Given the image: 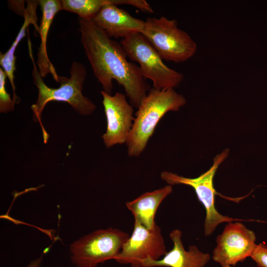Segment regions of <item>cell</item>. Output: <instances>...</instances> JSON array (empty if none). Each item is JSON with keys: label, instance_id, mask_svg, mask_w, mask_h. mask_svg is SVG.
I'll use <instances>...</instances> for the list:
<instances>
[{"label": "cell", "instance_id": "6da1fadb", "mask_svg": "<svg viewBox=\"0 0 267 267\" xmlns=\"http://www.w3.org/2000/svg\"><path fill=\"white\" fill-rule=\"evenodd\" d=\"M81 43L95 77L103 90L111 94L115 80L123 86L131 104L136 108L150 90L139 66L128 61L120 43L113 40L90 19L79 18Z\"/></svg>", "mask_w": 267, "mask_h": 267}, {"label": "cell", "instance_id": "7a4b0ae2", "mask_svg": "<svg viewBox=\"0 0 267 267\" xmlns=\"http://www.w3.org/2000/svg\"><path fill=\"white\" fill-rule=\"evenodd\" d=\"M28 44L30 57L33 65V82L38 90L37 100L31 106L33 112V120L39 123L42 128L44 142L46 143L49 134L43 125L41 117L42 112L48 102L52 101L66 102L75 110L83 115H90L96 109V106L82 93L83 85L87 76V70L83 64L73 61L70 70V78L59 76V87L56 89L51 88L44 82L36 65L29 36L28 38Z\"/></svg>", "mask_w": 267, "mask_h": 267}, {"label": "cell", "instance_id": "3957f363", "mask_svg": "<svg viewBox=\"0 0 267 267\" xmlns=\"http://www.w3.org/2000/svg\"><path fill=\"white\" fill-rule=\"evenodd\" d=\"M186 103L185 97L173 88L150 89L135 114L133 127L126 142L130 157L139 156L145 149L162 117L176 111Z\"/></svg>", "mask_w": 267, "mask_h": 267}, {"label": "cell", "instance_id": "277c9868", "mask_svg": "<svg viewBox=\"0 0 267 267\" xmlns=\"http://www.w3.org/2000/svg\"><path fill=\"white\" fill-rule=\"evenodd\" d=\"M155 49L162 59L183 62L195 54L196 42L185 31L179 29L175 19L162 16L149 17L140 32Z\"/></svg>", "mask_w": 267, "mask_h": 267}, {"label": "cell", "instance_id": "5b68a950", "mask_svg": "<svg viewBox=\"0 0 267 267\" xmlns=\"http://www.w3.org/2000/svg\"><path fill=\"white\" fill-rule=\"evenodd\" d=\"M120 44L127 57L139 63L141 75L153 82L154 89H174L183 80V74L168 67L141 33L132 34L122 39Z\"/></svg>", "mask_w": 267, "mask_h": 267}, {"label": "cell", "instance_id": "8992f818", "mask_svg": "<svg viewBox=\"0 0 267 267\" xmlns=\"http://www.w3.org/2000/svg\"><path fill=\"white\" fill-rule=\"evenodd\" d=\"M129 237L127 232L118 228L95 230L71 244L72 262L75 267H96L114 259Z\"/></svg>", "mask_w": 267, "mask_h": 267}, {"label": "cell", "instance_id": "52a82bcc", "mask_svg": "<svg viewBox=\"0 0 267 267\" xmlns=\"http://www.w3.org/2000/svg\"><path fill=\"white\" fill-rule=\"evenodd\" d=\"M228 154V150L226 149L217 155L214 160L212 166L207 172L196 178H185L167 171L161 173V178L169 185L184 184L190 186L194 189L198 200L206 211L204 234L207 236L211 235L220 223L240 221L221 214L215 206L216 192L214 187V178L219 165L226 158Z\"/></svg>", "mask_w": 267, "mask_h": 267}, {"label": "cell", "instance_id": "ba28073f", "mask_svg": "<svg viewBox=\"0 0 267 267\" xmlns=\"http://www.w3.org/2000/svg\"><path fill=\"white\" fill-rule=\"evenodd\" d=\"M167 253L161 229L156 224L148 229L134 221L133 231L114 260L132 267H142L146 259L159 260Z\"/></svg>", "mask_w": 267, "mask_h": 267}, {"label": "cell", "instance_id": "9c48e42d", "mask_svg": "<svg viewBox=\"0 0 267 267\" xmlns=\"http://www.w3.org/2000/svg\"><path fill=\"white\" fill-rule=\"evenodd\" d=\"M254 231L240 222H229L216 239L213 259L222 267L235 266L251 257L257 245Z\"/></svg>", "mask_w": 267, "mask_h": 267}, {"label": "cell", "instance_id": "30bf717a", "mask_svg": "<svg viewBox=\"0 0 267 267\" xmlns=\"http://www.w3.org/2000/svg\"><path fill=\"white\" fill-rule=\"evenodd\" d=\"M100 93L107 121L106 131L101 137L105 146L126 143L134 120L133 106L123 93L117 92L112 96L104 90Z\"/></svg>", "mask_w": 267, "mask_h": 267}, {"label": "cell", "instance_id": "8fae6325", "mask_svg": "<svg viewBox=\"0 0 267 267\" xmlns=\"http://www.w3.org/2000/svg\"><path fill=\"white\" fill-rule=\"evenodd\" d=\"M169 235L173 243L172 249L161 259L144 260L142 267H205L211 258L209 253L200 251L195 245H190L188 250H185L182 232L178 229L173 230Z\"/></svg>", "mask_w": 267, "mask_h": 267}, {"label": "cell", "instance_id": "7c38bea8", "mask_svg": "<svg viewBox=\"0 0 267 267\" xmlns=\"http://www.w3.org/2000/svg\"><path fill=\"white\" fill-rule=\"evenodd\" d=\"M90 20L109 37L115 38L124 39L134 33H140L145 26V21L114 4L103 6Z\"/></svg>", "mask_w": 267, "mask_h": 267}, {"label": "cell", "instance_id": "4fadbf2b", "mask_svg": "<svg viewBox=\"0 0 267 267\" xmlns=\"http://www.w3.org/2000/svg\"><path fill=\"white\" fill-rule=\"evenodd\" d=\"M42 13L39 32L40 35L41 44L37 52L38 69L42 77H45L47 74L52 75L54 80L58 83V76L53 64L48 58L46 42L47 35L56 14L62 10L61 0H38Z\"/></svg>", "mask_w": 267, "mask_h": 267}, {"label": "cell", "instance_id": "5bb4252c", "mask_svg": "<svg viewBox=\"0 0 267 267\" xmlns=\"http://www.w3.org/2000/svg\"><path fill=\"white\" fill-rule=\"evenodd\" d=\"M173 191L172 185H167L150 192H146L126 203L127 208L133 215L134 221L148 229H152L156 223L155 217L162 201Z\"/></svg>", "mask_w": 267, "mask_h": 267}, {"label": "cell", "instance_id": "9a60e30c", "mask_svg": "<svg viewBox=\"0 0 267 267\" xmlns=\"http://www.w3.org/2000/svg\"><path fill=\"white\" fill-rule=\"evenodd\" d=\"M27 7L24 11V23L20 29L11 47L4 53L0 54V64L6 74L11 85L13 91V100L15 103H19V98L15 93L16 87L14 84V73L16 70L15 52L20 42L26 36V31L30 24L34 25L39 32V27L37 24V17L36 10L39 4L38 0H27Z\"/></svg>", "mask_w": 267, "mask_h": 267}, {"label": "cell", "instance_id": "2e32d148", "mask_svg": "<svg viewBox=\"0 0 267 267\" xmlns=\"http://www.w3.org/2000/svg\"><path fill=\"white\" fill-rule=\"evenodd\" d=\"M62 10L74 12L79 18L90 19L103 6L108 4L130 5L149 13L150 4L145 0H61Z\"/></svg>", "mask_w": 267, "mask_h": 267}, {"label": "cell", "instance_id": "e0dca14e", "mask_svg": "<svg viewBox=\"0 0 267 267\" xmlns=\"http://www.w3.org/2000/svg\"><path fill=\"white\" fill-rule=\"evenodd\" d=\"M6 74L2 68H0V112L5 113L13 110L14 102L5 89Z\"/></svg>", "mask_w": 267, "mask_h": 267}, {"label": "cell", "instance_id": "ac0fdd59", "mask_svg": "<svg viewBox=\"0 0 267 267\" xmlns=\"http://www.w3.org/2000/svg\"><path fill=\"white\" fill-rule=\"evenodd\" d=\"M259 267H267V246L264 243L257 245L250 257Z\"/></svg>", "mask_w": 267, "mask_h": 267}, {"label": "cell", "instance_id": "d6986e66", "mask_svg": "<svg viewBox=\"0 0 267 267\" xmlns=\"http://www.w3.org/2000/svg\"><path fill=\"white\" fill-rule=\"evenodd\" d=\"M43 261V256H41L39 258L32 261L28 266L26 267H41L42 263Z\"/></svg>", "mask_w": 267, "mask_h": 267}, {"label": "cell", "instance_id": "ffe728a7", "mask_svg": "<svg viewBox=\"0 0 267 267\" xmlns=\"http://www.w3.org/2000/svg\"><path fill=\"white\" fill-rule=\"evenodd\" d=\"M222 267H231L230 266H222Z\"/></svg>", "mask_w": 267, "mask_h": 267}]
</instances>
